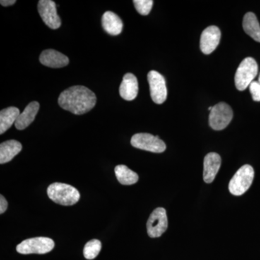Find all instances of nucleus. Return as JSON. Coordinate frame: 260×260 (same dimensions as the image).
<instances>
[{
    "label": "nucleus",
    "instance_id": "nucleus-8",
    "mask_svg": "<svg viewBox=\"0 0 260 260\" xmlns=\"http://www.w3.org/2000/svg\"><path fill=\"white\" fill-rule=\"evenodd\" d=\"M148 81L150 96L153 102L157 104L165 102L167 99V88L164 77L158 72L151 70L148 74Z\"/></svg>",
    "mask_w": 260,
    "mask_h": 260
},
{
    "label": "nucleus",
    "instance_id": "nucleus-12",
    "mask_svg": "<svg viewBox=\"0 0 260 260\" xmlns=\"http://www.w3.org/2000/svg\"><path fill=\"white\" fill-rule=\"evenodd\" d=\"M39 60L44 66L51 68H61L69 64V58L54 49L42 51Z\"/></svg>",
    "mask_w": 260,
    "mask_h": 260
},
{
    "label": "nucleus",
    "instance_id": "nucleus-13",
    "mask_svg": "<svg viewBox=\"0 0 260 260\" xmlns=\"http://www.w3.org/2000/svg\"><path fill=\"white\" fill-rule=\"evenodd\" d=\"M221 165V158L216 153L207 154L204 159L203 179L205 182L210 184L213 182Z\"/></svg>",
    "mask_w": 260,
    "mask_h": 260
},
{
    "label": "nucleus",
    "instance_id": "nucleus-10",
    "mask_svg": "<svg viewBox=\"0 0 260 260\" xmlns=\"http://www.w3.org/2000/svg\"><path fill=\"white\" fill-rule=\"evenodd\" d=\"M38 11L43 21L51 29L61 26V21L56 12V3L51 0H40L38 4Z\"/></svg>",
    "mask_w": 260,
    "mask_h": 260
},
{
    "label": "nucleus",
    "instance_id": "nucleus-19",
    "mask_svg": "<svg viewBox=\"0 0 260 260\" xmlns=\"http://www.w3.org/2000/svg\"><path fill=\"white\" fill-rule=\"evenodd\" d=\"M244 31L256 42H260V25L256 15L253 13H247L243 20Z\"/></svg>",
    "mask_w": 260,
    "mask_h": 260
},
{
    "label": "nucleus",
    "instance_id": "nucleus-3",
    "mask_svg": "<svg viewBox=\"0 0 260 260\" xmlns=\"http://www.w3.org/2000/svg\"><path fill=\"white\" fill-rule=\"evenodd\" d=\"M258 74V65L252 57H246L239 64L236 73L235 85L240 91L246 90Z\"/></svg>",
    "mask_w": 260,
    "mask_h": 260
},
{
    "label": "nucleus",
    "instance_id": "nucleus-25",
    "mask_svg": "<svg viewBox=\"0 0 260 260\" xmlns=\"http://www.w3.org/2000/svg\"><path fill=\"white\" fill-rule=\"evenodd\" d=\"M15 3H16L15 0H1L0 1V4L4 7L11 6V5H14Z\"/></svg>",
    "mask_w": 260,
    "mask_h": 260
},
{
    "label": "nucleus",
    "instance_id": "nucleus-27",
    "mask_svg": "<svg viewBox=\"0 0 260 260\" xmlns=\"http://www.w3.org/2000/svg\"><path fill=\"white\" fill-rule=\"evenodd\" d=\"M212 109H213V107H210L208 108V110H209V111H211V110H212Z\"/></svg>",
    "mask_w": 260,
    "mask_h": 260
},
{
    "label": "nucleus",
    "instance_id": "nucleus-20",
    "mask_svg": "<svg viewBox=\"0 0 260 260\" xmlns=\"http://www.w3.org/2000/svg\"><path fill=\"white\" fill-rule=\"evenodd\" d=\"M114 172L116 179L123 185H132L138 182L139 179L138 174L124 165L116 166Z\"/></svg>",
    "mask_w": 260,
    "mask_h": 260
},
{
    "label": "nucleus",
    "instance_id": "nucleus-9",
    "mask_svg": "<svg viewBox=\"0 0 260 260\" xmlns=\"http://www.w3.org/2000/svg\"><path fill=\"white\" fill-rule=\"evenodd\" d=\"M167 228L168 218L166 210L164 208H158L154 210L147 222V232L149 237H161L162 234L167 231Z\"/></svg>",
    "mask_w": 260,
    "mask_h": 260
},
{
    "label": "nucleus",
    "instance_id": "nucleus-5",
    "mask_svg": "<svg viewBox=\"0 0 260 260\" xmlns=\"http://www.w3.org/2000/svg\"><path fill=\"white\" fill-rule=\"evenodd\" d=\"M54 242L50 238L35 237L25 239L16 247V250L22 254H47L54 249Z\"/></svg>",
    "mask_w": 260,
    "mask_h": 260
},
{
    "label": "nucleus",
    "instance_id": "nucleus-18",
    "mask_svg": "<svg viewBox=\"0 0 260 260\" xmlns=\"http://www.w3.org/2000/svg\"><path fill=\"white\" fill-rule=\"evenodd\" d=\"M20 110L16 107H8L0 112V134L10 129L20 115Z\"/></svg>",
    "mask_w": 260,
    "mask_h": 260
},
{
    "label": "nucleus",
    "instance_id": "nucleus-26",
    "mask_svg": "<svg viewBox=\"0 0 260 260\" xmlns=\"http://www.w3.org/2000/svg\"><path fill=\"white\" fill-rule=\"evenodd\" d=\"M258 83H259L260 84V73H259V78H258Z\"/></svg>",
    "mask_w": 260,
    "mask_h": 260
},
{
    "label": "nucleus",
    "instance_id": "nucleus-24",
    "mask_svg": "<svg viewBox=\"0 0 260 260\" xmlns=\"http://www.w3.org/2000/svg\"><path fill=\"white\" fill-rule=\"evenodd\" d=\"M8 203L3 195L0 196V213L3 214L8 209Z\"/></svg>",
    "mask_w": 260,
    "mask_h": 260
},
{
    "label": "nucleus",
    "instance_id": "nucleus-21",
    "mask_svg": "<svg viewBox=\"0 0 260 260\" xmlns=\"http://www.w3.org/2000/svg\"><path fill=\"white\" fill-rule=\"evenodd\" d=\"M102 242L98 239L89 241L84 247V256L87 259H95L102 250Z\"/></svg>",
    "mask_w": 260,
    "mask_h": 260
},
{
    "label": "nucleus",
    "instance_id": "nucleus-14",
    "mask_svg": "<svg viewBox=\"0 0 260 260\" xmlns=\"http://www.w3.org/2000/svg\"><path fill=\"white\" fill-rule=\"evenodd\" d=\"M138 81L136 77L132 73H126L124 75L119 87V94L121 97L129 102L134 100L138 95Z\"/></svg>",
    "mask_w": 260,
    "mask_h": 260
},
{
    "label": "nucleus",
    "instance_id": "nucleus-11",
    "mask_svg": "<svg viewBox=\"0 0 260 260\" xmlns=\"http://www.w3.org/2000/svg\"><path fill=\"white\" fill-rule=\"evenodd\" d=\"M221 32L215 25H210L203 30L200 37V49L205 54H211L220 43Z\"/></svg>",
    "mask_w": 260,
    "mask_h": 260
},
{
    "label": "nucleus",
    "instance_id": "nucleus-15",
    "mask_svg": "<svg viewBox=\"0 0 260 260\" xmlns=\"http://www.w3.org/2000/svg\"><path fill=\"white\" fill-rule=\"evenodd\" d=\"M39 105L37 102L30 103L23 112L20 113L18 119L15 121V127L18 130H23L28 127L29 125L34 121L36 116L39 112Z\"/></svg>",
    "mask_w": 260,
    "mask_h": 260
},
{
    "label": "nucleus",
    "instance_id": "nucleus-4",
    "mask_svg": "<svg viewBox=\"0 0 260 260\" xmlns=\"http://www.w3.org/2000/svg\"><path fill=\"white\" fill-rule=\"evenodd\" d=\"M254 171L250 165L243 166L229 182V189L230 192L235 196L244 194L250 187L254 180Z\"/></svg>",
    "mask_w": 260,
    "mask_h": 260
},
{
    "label": "nucleus",
    "instance_id": "nucleus-1",
    "mask_svg": "<svg viewBox=\"0 0 260 260\" xmlns=\"http://www.w3.org/2000/svg\"><path fill=\"white\" fill-rule=\"evenodd\" d=\"M58 103L64 110L76 115H81L90 112L95 107L96 96L86 87L75 85L61 93Z\"/></svg>",
    "mask_w": 260,
    "mask_h": 260
},
{
    "label": "nucleus",
    "instance_id": "nucleus-7",
    "mask_svg": "<svg viewBox=\"0 0 260 260\" xmlns=\"http://www.w3.org/2000/svg\"><path fill=\"white\" fill-rule=\"evenodd\" d=\"M234 113L230 106L221 102L213 107L209 115L210 127L215 130L225 129L232 121Z\"/></svg>",
    "mask_w": 260,
    "mask_h": 260
},
{
    "label": "nucleus",
    "instance_id": "nucleus-6",
    "mask_svg": "<svg viewBox=\"0 0 260 260\" xmlns=\"http://www.w3.org/2000/svg\"><path fill=\"white\" fill-rule=\"evenodd\" d=\"M131 145L140 150L155 153H162L167 149L165 143L158 136H153L148 133H138L133 135Z\"/></svg>",
    "mask_w": 260,
    "mask_h": 260
},
{
    "label": "nucleus",
    "instance_id": "nucleus-2",
    "mask_svg": "<svg viewBox=\"0 0 260 260\" xmlns=\"http://www.w3.org/2000/svg\"><path fill=\"white\" fill-rule=\"evenodd\" d=\"M47 194L56 204L64 206L76 204L80 198L78 189L69 184L59 182L53 183L49 185L47 189Z\"/></svg>",
    "mask_w": 260,
    "mask_h": 260
},
{
    "label": "nucleus",
    "instance_id": "nucleus-16",
    "mask_svg": "<svg viewBox=\"0 0 260 260\" xmlns=\"http://www.w3.org/2000/svg\"><path fill=\"white\" fill-rule=\"evenodd\" d=\"M102 23L103 28L110 35L117 36L122 31V20L113 12H106L103 15Z\"/></svg>",
    "mask_w": 260,
    "mask_h": 260
},
{
    "label": "nucleus",
    "instance_id": "nucleus-22",
    "mask_svg": "<svg viewBox=\"0 0 260 260\" xmlns=\"http://www.w3.org/2000/svg\"><path fill=\"white\" fill-rule=\"evenodd\" d=\"M137 11L142 15H148L153 8L152 0H134L133 1Z\"/></svg>",
    "mask_w": 260,
    "mask_h": 260
},
{
    "label": "nucleus",
    "instance_id": "nucleus-17",
    "mask_svg": "<svg viewBox=\"0 0 260 260\" xmlns=\"http://www.w3.org/2000/svg\"><path fill=\"white\" fill-rule=\"evenodd\" d=\"M22 150V145L17 140L3 142L0 145V164H4L13 160Z\"/></svg>",
    "mask_w": 260,
    "mask_h": 260
},
{
    "label": "nucleus",
    "instance_id": "nucleus-23",
    "mask_svg": "<svg viewBox=\"0 0 260 260\" xmlns=\"http://www.w3.org/2000/svg\"><path fill=\"white\" fill-rule=\"evenodd\" d=\"M249 90L253 100L260 102V84L256 81H253L249 85Z\"/></svg>",
    "mask_w": 260,
    "mask_h": 260
}]
</instances>
